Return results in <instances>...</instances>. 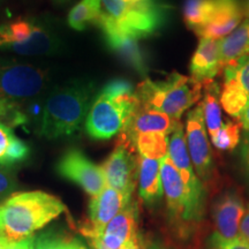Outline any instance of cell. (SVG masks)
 Segmentation results:
<instances>
[{
  "mask_svg": "<svg viewBox=\"0 0 249 249\" xmlns=\"http://www.w3.org/2000/svg\"><path fill=\"white\" fill-rule=\"evenodd\" d=\"M203 86L192 77L172 73L165 80L145 79L135 89L140 105L180 120L183 112L202 97Z\"/></svg>",
  "mask_w": 249,
  "mask_h": 249,
  "instance_id": "5b68a950",
  "label": "cell"
},
{
  "mask_svg": "<svg viewBox=\"0 0 249 249\" xmlns=\"http://www.w3.org/2000/svg\"><path fill=\"white\" fill-rule=\"evenodd\" d=\"M51 79L49 68L0 55V101L27 104L46 95Z\"/></svg>",
  "mask_w": 249,
  "mask_h": 249,
  "instance_id": "52a82bcc",
  "label": "cell"
},
{
  "mask_svg": "<svg viewBox=\"0 0 249 249\" xmlns=\"http://www.w3.org/2000/svg\"><path fill=\"white\" fill-rule=\"evenodd\" d=\"M160 176L169 216L176 225L181 226V232L186 233L187 229L193 226L188 197L185 185L169 155L160 160Z\"/></svg>",
  "mask_w": 249,
  "mask_h": 249,
  "instance_id": "4fadbf2b",
  "label": "cell"
},
{
  "mask_svg": "<svg viewBox=\"0 0 249 249\" xmlns=\"http://www.w3.org/2000/svg\"><path fill=\"white\" fill-rule=\"evenodd\" d=\"M138 179L140 197L149 205L160 202L164 194L160 176V160L140 156Z\"/></svg>",
  "mask_w": 249,
  "mask_h": 249,
  "instance_id": "d6986e66",
  "label": "cell"
},
{
  "mask_svg": "<svg viewBox=\"0 0 249 249\" xmlns=\"http://www.w3.org/2000/svg\"><path fill=\"white\" fill-rule=\"evenodd\" d=\"M96 92L92 80L74 79L55 85L46 92L38 134L49 140L79 132L88 116Z\"/></svg>",
  "mask_w": 249,
  "mask_h": 249,
  "instance_id": "6da1fadb",
  "label": "cell"
},
{
  "mask_svg": "<svg viewBox=\"0 0 249 249\" xmlns=\"http://www.w3.org/2000/svg\"><path fill=\"white\" fill-rule=\"evenodd\" d=\"M121 249H142V247H141V246H140L139 238H138V236H136V238L134 239V240L128 242V244H127V245H124Z\"/></svg>",
  "mask_w": 249,
  "mask_h": 249,
  "instance_id": "74e56055",
  "label": "cell"
},
{
  "mask_svg": "<svg viewBox=\"0 0 249 249\" xmlns=\"http://www.w3.org/2000/svg\"><path fill=\"white\" fill-rule=\"evenodd\" d=\"M65 210L60 198L49 193H14L0 203V235L8 242L26 240Z\"/></svg>",
  "mask_w": 249,
  "mask_h": 249,
  "instance_id": "7a4b0ae2",
  "label": "cell"
},
{
  "mask_svg": "<svg viewBox=\"0 0 249 249\" xmlns=\"http://www.w3.org/2000/svg\"><path fill=\"white\" fill-rule=\"evenodd\" d=\"M29 156V145L18 138L13 128L0 123V169L9 170L22 164Z\"/></svg>",
  "mask_w": 249,
  "mask_h": 249,
  "instance_id": "ffe728a7",
  "label": "cell"
},
{
  "mask_svg": "<svg viewBox=\"0 0 249 249\" xmlns=\"http://www.w3.org/2000/svg\"><path fill=\"white\" fill-rule=\"evenodd\" d=\"M247 12H248V14H249V0H248V2H247Z\"/></svg>",
  "mask_w": 249,
  "mask_h": 249,
  "instance_id": "7bdbcfd3",
  "label": "cell"
},
{
  "mask_svg": "<svg viewBox=\"0 0 249 249\" xmlns=\"http://www.w3.org/2000/svg\"><path fill=\"white\" fill-rule=\"evenodd\" d=\"M102 12V0H81L68 13V26L77 31L86 30L90 24H97Z\"/></svg>",
  "mask_w": 249,
  "mask_h": 249,
  "instance_id": "484cf974",
  "label": "cell"
},
{
  "mask_svg": "<svg viewBox=\"0 0 249 249\" xmlns=\"http://www.w3.org/2000/svg\"><path fill=\"white\" fill-rule=\"evenodd\" d=\"M139 104L132 83L111 81L93 99L86 119L87 133L95 140L113 138L123 132Z\"/></svg>",
  "mask_w": 249,
  "mask_h": 249,
  "instance_id": "3957f363",
  "label": "cell"
},
{
  "mask_svg": "<svg viewBox=\"0 0 249 249\" xmlns=\"http://www.w3.org/2000/svg\"><path fill=\"white\" fill-rule=\"evenodd\" d=\"M34 249H71V238L46 232L34 236Z\"/></svg>",
  "mask_w": 249,
  "mask_h": 249,
  "instance_id": "f546056e",
  "label": "cell"
},
{
  "mask_svg": "<svg viewBox=\"0 0 249 249\" xmlns=\"http://www.w3.org/2000/svg\"><path fill=\"white\" fill-rule=\"evenodd\" d=\"M64 49L61 35L37 18L0 23V50L23 55H54Z\"/></svg>",
  "mask_w": 249,
  "mask_h": 249,
  "instance_id": "8992f818",
  "label": "cell"
},
{
  "mask_svg": "<svg viewBox=\"0 0 249 249\" xmlns=\"http://www.w3.org/2000/svg\"><path fill=\"white\" fill-rule=\"evenodd\" d=\"M17 187L18 182L13 173L9 172V170L0 169V203L14 194Z\"/></svg>",
  "mask_w": 249,
  "mask_h": 249,
  "instance_id": "1f68e13d",
  "label": "cell"
},
{
  "mask_svg": "<svg viewBox=\"0 0 249 249\" xmlns=\"http://www.w3.org/2000/svg\"><path fill=\"white\" fill-rule=\"evenodd\" d=\"M179 126H181L180 120H174L166 114L139 104L121 132V135L132 143L136 136L145 133H163L171 135Z\"/></svg>",
  "mask_w": 249,
  "mask_h": 249,
  "instance_id": "2e32d148",
  "label": "cell"
},
{
  "mask_svg": "<svg viewBox=\"0 0 249 249\" xmlns=\"http://www.w3.org/2000/svg\"><path fill=\"white\" fill-rule=\"evenodd\" d=\"M220 40L201 38L191 61L192 79L204 83L213 81L222 68L220 64Z\"/></svg>",
  "mask_w": 249,
  "mask_h": 249,
  "instance_id": "ac0fdd59",
  "label": "cell"
},
{
  "mask_svg": "<svg viewBox=\"0 0 249 249\" xmlns=\"http://www.w3.org/2000/svg\"><path fill=\"white\" fill-rule=\"evenodd\" d=\"M24 105L26 104L0 101V123L11 128L29 124V116L26 112V107H23Z\"/></svg>",
  "mask_w": 249,
  "mask_h": 249,
  "instance_id": "f1b7e54d",
  "label": "cell"
},
{
  "mask_svg": "<svg viewBox=\"0 0 249 249\" xmlns=\"http://www.w3.org/2000/svg\"><path fill=\"white\" fill-rule=\"evenodd\" d=\"M248 102V96L241 89L235 77L224 70V85L220 93V104L224 110L227 112V114L239 119Z\"/></svg>",
  "mask_w": 249,
  "mask_h": 249,
  "instance_id": "cb8c5ba5",
  "label": "cell"
},
{
  "mask_svg": "<svg viewBox=\"0 0 249 249\" xmlns=\"http://www.w3.org/2000/svg\"><path fill=\"white\" fill-rule=\"evenodd\" d=\"M57 171L62 178L79 185L91 197L107 186L102 166L90 160L79 149L71 148L65 152L58 161Z\"/></svg>",
  "mask_w": 249,
  "mask_h": 249,
  "instance_id": "7c38bea8",
  "label": "cell"
},
{
  "mask_svg": "<svg viewBox=\"0 0 249 249\" xmlns=\"http://www.w3.org/2000/svg\"><path fill=\"white\" fill-rule=\"evenodd\" d=\"M216 0H186L183 18L193 31L200 29L209 21Z\"/></svg>",
  "mask_w": 249,
  "mask_h": 249,
  "instance_id": "4316f807",
  "label": "cell"
},
{
  "mask_svg": "<svg viewBox=\"0 0 249 249\" xmlns=\"http://www.w3.org/2000/svg\"><path fill=\"white\" fill-rule=\"evenodd\" d=\"M239 239L249 245V207L247 210H245L244 217L241 219L240 229H239Z\"/></svg>",
  "mask_w": 249,
  "mask_h": 249,
  "instance_id": "d6a6232c",
  "label": "cell"
},
{
  "mask_svg": "<svg viewBox=\"0 0 249 249\" xmlns=\"http://www.w3.org/2000/svg\"><path fill=\"white\" fill-rule=\"evenodd\" d=\"M211 138L213 144L219 150H233L240 143V124L227 121Z\"/></svg>",
  "mask_w": 249,
  "mask_h": 249,
  "instance_id": "83f0119b",
  "label": "cell"
},
{
  "mask_svg": "<svg viewBox=\"0 0 249 249\" xmlns=\"http://www.w3.org/2000/svg\"><path fill=\"white\" fill-rule=\"evenodd\" d=\"M132 198L127 197L117 189L107 186L98 195L93 196L89 203L90 223L82 226L83 234L86 236L98 232L108 224L126 207Z\"/></svg>",
  "mask_w": 249,
  "mask_h": 249,
  "instance_id": "5bb4252c",
  "label": "cell"
},
{
  "mask_svg": "<svg viewBox=\"0 0 249 249\" xmlns=\"http://www.w3.org/2000/svg\"><path fill=\"white\" fill-rule=\"evenodd\" d=\"M224 70L231 73L235 77L241 89L244 90L249 98V54L241 57L236 61L232 62V64L227 65V66L224 67Z\"/></svg>",
  "mask_w": 249,
  "mask_h": 249,
  "instance_id": "4dcf8cb0",
  "label": "cell"
},
{
  "mask_svg": "<svg viewBox=\"0 0 249 249\" xmlns=\"http://www.w3.org/2000/svg\"><path fill=\"white\" fill-rule=\"evenodd\" d=\"M214 249H249V245L240 240V239H236V240L229 242V244L218 246Z\"/></svg>",
  "mask_w": 249,
  "mask_h": 249,
  "instance_id": "d590c367",
  "label": "cell"
},
{
  "mask_svg": "<svg viewBox=\"0 0 249 249\" xmlns=\"http://www.w3.org/2000/svg\"><path fill=\"white\" fill-rule=\"evenodd\" d=\"M238 120H239V124H241L242 128H244L246 132H249V102Z\"/></svg>",
  "mask_w": 249,
  "mask_h": 249,
  "instance_id": "8d00e7d4",
  "label": "cell"
},
{
  "mask_svg": "<svg viewBox=\"0 0 249 249\" xmlns=\"http://www.w3.org/2000/svg\"><path fill=\"white\" fill-rule=\"evenodd\" d=\"M245 213L244 200L235 191H226L213 204V233L209 240L210 249L239 239V229Z\"/></svg>",
  "mask_w": 249,
  "mask_h": 249,
  "instance_id": "8fae6325",
  "label": "cell"
},
{
  "mask_svg": "<svg viewBox=\"0 0 249 249\" xmlns=\"http://www.w3.org/2000/svg\"><path fill=\"white\" fill-rule=\"evenodd\" d=\"M136 219H138V203L130 201L110 223L107 224L98 232L87 235V238L98 234V233H105V234L117 236L127 245L138 236Z\"/></svg>",
  "mask_w": 249,
  "mask_h": 249,
  "instance_id": "44dd1931",
  "label": "cell"
},
{
  "mask_svg": "<svg viewBox=\"0 0 249 249\" xmlns=\"http://www.w3.org/2000/svg\"><path fill=\"white\" fill-rule=\"evenodd\" d=\"M8 249H34V236L18 242H11Z\"/></svg>",
  "mask_w": 249,
  "mask_h": 249,
  "instance_id": "e575fe53",
  "label": "cell"
},
{
  "mask_svg": "<svg viewBox=\"0 0 249 249\" xmlns=\"http://www.w3.org/2000/svg\"><path fill=\"white\" fill-rule=\"evenodd\" d=\"M71 249H88L86 246L81 242L79 239L71 238Z\"/></svg>",
  "mask_w": 249,
  "mask_h": 249,
  "instance_id": "f35d334b",
  "label": "cell"
},
{
  "mask_svg": "<svg viewBox=\"0 0 249 249\" xmlns=\"http://www.w3.org/2000/svg\"><path fill=\"white\" fill-rule=\"evenodd\" d=\"M186 143L193 166L201 181L209 182L213 176L214 163L202 104L189 111L186 120Z\"/></svg>",
  "mask_w": 249,
  "mask_h": 249,
  "instance_id": "30bf717a",
  "label": "cell"
},
{
  "mask_svg": "<svg viewBox=\"0 0 249 249\" xmlns=\"http://www.w3.org/2000/svg\"><path fill=\"white\" fill-rule=\"evenodd\" d=\"M170 135L163 133H145L132 141L139 156L150 160H163L169 155Z\"/></svg>",
  "mask_w": 249,
  "mask_h": 249,
  "instance_id": "d4e9b609",
  "label": "cell"
},
{
  "mask_svg": "<svg viewBox=\"0 0 249 249\" xmlns=\"http://www.w3.org/2000/svg\"><path fill=\"white\" fill-rule=\"evenodd\" d=\"M148 249H169V248L164 247V246H161L160 244H154V245H151Z\"/></svg>",
  "mask_w": 249,
  "mask_h": 249,
  "instance_id": "b9f144b4",
  "label": "cell"
},
{
  "mask_svg": "<svg viewBox=\"0 0 249 249\" xmlns=\"http://www.w3.org/2000/svg\"><path fill=\"white\" fill-rule=\"evenodd\" d=\"M241 18L242 8L239 0H216L208 23L195 34L201 38L220 40L239 27Z\"/></svg>",
  "mask_w": 249,
  "mask_h": 249,
  "instance_id": "9a60e30c",
  "label": "cell"
},
{
  "mask_svg": "<svg viewBox=\"0 0 249 249\" xmlns=\"http://www.w3.org/2000/svg\"><path fill=\"white\" fill-rule=\"evenodd\" d=\"M169 157L185 185L192 224L194 226L195 224L200 223L203 218L207 193H205L203 182L196 174L192 160L189 157L182 124L170 135Z\"/></svg>",
  "mask_w": 249,
  "mask_h": 249,
  "instance_id": "ba28073f",
  "label": "cell"
},
{
  "mask_svg": "<svg viewBox=\"0 0 249 249\" xmlns=\"http://www.w3.org/2000/svg\"><path fill=\"white\" fill-rule=\"evenodd\" d=\"M52 1H53L54 4H58V5H67V4H70L71 0H52Z\"/></svg>",
  "mask_w": 249,
  "mask_h": 249,
  "instance_id": "60d3db41",
  "label": "cell"
},
{
  "mask_svg": "<svg viewBox=\"0 0 249 249\" xmlns=\"http://www.w3.org/2000/svg\"><path fill=\"white\" fill-rule=\"evenodd\" d=\"M9 245H11V242H8L5 238L0 235V249H8Z\"/></svg>",
  "mask_w": 249,
  "mask_h": 249,
  "instance_id": "ab89813d",
  "label": "cell"
},
{
  "mask_svg": "<svg viewBox=\"0 0 249 249\" xmlns=\"http://www.w3.org/2000/svg\"><path fill=\"white\" fill-rule=\"evenodd\" d=\"M105 43L110 50L119 55L121 60L126 62L140 75L145 76L148 73V64L143 53L139 39L113 29H102Z\"/></svg>",
  "mask_w": 249,
  "mask_h": 249,
  "instance_id": "e0dca14e",
  "label": "cell"
},
{
  "mask_svg": "<svg viewBox=\"0 0 249 249\" xmlns=\"http://www.w3.org/2000/svg\"><path fill=\"white\" fill-rule=\"evenodd\" d=\"M241 160L246 171L249 174V132H245L241 140Z\"/></svg>",
  "mask_w": 249,
  "mask_h": 249,
  "instance_id": "836d02e7",
  "label": "cell"
},
{
  "mask_svg": "<svg viewBox=\"0 0 249 249\" xmlns=\"http://www.w3.org/2000/svg\"><path fill=\"white\" fill-rule=\"evenodd\" d=\"M135 148L128 140L121 135L116 148L102 165L107 185L132 198L139 176V158Z\"/></svg>",
  "mask_w": 249,
  "mask_h": 249,
  "instance_id": "9c48e42d",
  "label": "cell"
},
{
  "mask_svg": "<svg viewBox=\"0 0 249 249\" xmlns=\"http://www.w3.org/2000/svg\"><path fill=\"white\" fill-rule=\"evenodd\" d=\"M99 29H113L135 38L155 35L164 26L167 6L157 0H102Z\"/></svg>",
  "mask_w": 249,
  "mask_h": 249,
  "instance_id": "277c9868",
  "label": "cell"
},
{
  "mask_svg": "<svg viewBox=\"0 0 249 249\" xmlns=\"http://www.w3.org/2000/svg\"><path fill=\"white\" fill-rule=\"evenodd\" d=\"M132 1H136V0H132Z\"/></svg>",
  "mask_w": 249,
  "mask_h": 249,
  "instance_id": "ee69618b",
  "label": "cell"
},
{
  "mask_svg": "<svg viewBox=\"0 0 249 249\" xmlns=\"http://www.w3.org/2000/svg\"><path fill=\"white\" fill-rule=\"evenodd\" d=\"M220 93H222V89L219 88L217 82H214V80L203 85V90H202L203 99L201 104L203 107L205 127L210 136H213L224 124Z\"/></svg>",
  "mask_w": 249,
  "mask_h": 249,
  "instance_id": "603a6c76",
  "label": "cell"
},
{
  "mask_svg": "<svg viewBox=\"0 0 249 249\" xmlns=\"http://www.w3.org/2000/svg\"><path fill=\"white\" fill-rule=\"evenodd\" d=\"M220 64L222 67L232 64L241 57L249 54V18L239 27L220 39Z\"/></svg>",
  "mask_w": 249,
  "mask_h": 249,
  "instance_id": "7402d4cb",
  "label": "cell"
}]
</instances>
